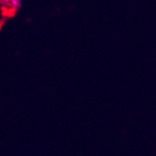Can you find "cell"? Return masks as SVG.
Here are the masks:
<instances>
[{
    "label": "cell",
    "mask_w": 156,
    "mask_h": 156,
    "mask_svg": "<svg viewBox=\"0 0 156 156\" xmlns=\"http://www.w3.org/2000/svg\"><path fill=\"white\" fill-rule=\"evenodd\" d=\"M21 0H0L2 15L12 17L21 7Z\"/></svg>",
    "instance_id": "obj_1"
}]
</instances>
